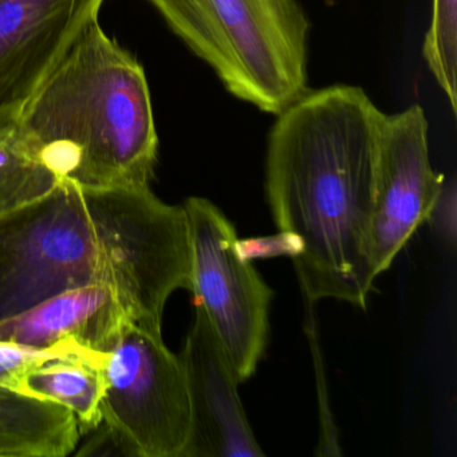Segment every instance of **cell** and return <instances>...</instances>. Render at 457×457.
I'll list each match as a JSON object with an SVG mask.
<instances>
[{
    "mask_svg": "<svg viewBox=\"0 0 457 457\" xmlns=\"http://www.w3.org/2000/svg\"><path fill=\"white\" fill-rule=\"evenodd\" d=\"M105 0H0V113L21 111Z\"/></svg>",
    "mask_w": 457,
    "mask_h": 457,
    "instance_id": "8",
    "label": "cell"
},
{
    "mask_svg": "<svg viewBox=\"0 0 457 457\" xmlns=\"http://www.w3.org/2000/svg\"><path fill=\"white\" fill-rule=\"evenodd\" d=\"M187 336L183 362L191 398V437L183 457H262L237 392V377L202 307Z\"/></svg>",
    "mask_w": 457,
    "mask_h": 457,
    "instance_id": "9",
    "label": "cell"
},
{
    "mask_svg": "<svg viewBox=\"0 0 457 457\" xmlns=\"http://www.w3.org/2000/svg\"><path fill=\"white\" fill-rule=\"evenodd\" d=\"M384 117L362 87L333 85L304 93L270 130L267 203L278 231L301 242L293 263L310 303L366 307L376 280L369 237Z\"/></svg>",
    "mask_w": 457,
    "mask_h": 457,
    "instance_id": "2",
    "label": "cell"
},
{
    "mask_svg": "<svg viewBox=\"0 0 457 457\" xmlns=\"http://www.w3.org/2000/svg\"><path fill=\"white\" fill-rule=\"evenodd\" d=\"M425 62L457 111V0H432V15L422 47Z\"/></svg>",
    "mask_w": 457,
    "mask_h": 457,
    "instance_id": "13",
    "label": "cell"
},
{
    "mask_svg": "<svg viewBox=\"0 0 457 457\" xmlns=\"http://www.w3.org/2000/svg\"><path fill=\"white\" fill-rule=\"evenodd\" d=\"M427 221L444 243L451 247L456 245L457 188L454 179L444 180L443 187L430 208Z\"/></svg>",
    "mask_w": 457,
    "mask_h": 457,
    "instance_id": "14",
    "label": "cell"
},
{
    "mask_svg": "<svg viewBox=\"0 0 457 457\" xmlns=\"http://www.w3.org/2000/svg\"><path fill=\"white\" fill-rule=\"evenodd\" d=\"M224 89L278 116L309 81L312 23L298 0H148Z\"/></svg>",
    "mask_w": 457,
    "mask_h": 457,
    "instance_id": "4",
    "label": "cell"
},
{
    "mask_svg": "<svg viewBox=\"0 0 457 457\" xmlns=\"http://www.w3.org/2000/svg\"><path fill=\"white\" fill-rule=\"evenodd\" d=\"M101 403L114 443L138 457H183L191 437L188 381L179 355L154 333L128 322L104 361Z\"/></svg>",
    "mask_w": 457,
    "mask_h": 457,
    "instance_id": "5",
    "label": "cell"
},
{
    "mask_svg": "<svg viewBox=\"0 0 457 457\" xmlns=\"http://www.w3.org/2000/svg\"><path fill=\"white\" fill-rule=\"evenodd\" d=\"M96 283L117 288L133 320L162 334L168 299L192 287L184 205L162 202L149 186L87 188L61 179L0 219V320Z\"/></svg>",
    "mask_w": 457,
    "mask_h": 457,
    "instance_id": "1",
    "label": "cell"
},
{
    "mask_svg": "<svg viewBox=\"0 0 457 457\" xmlns=\"http://www.w3.org/2000/svg\"><path fill=\"white\" fill-rule=\"evenodd\" d=\"M130 320L132 315L119 290L96 283L55 294L0 320V341L38 349L74 344L108 354Z\"/></svg>",
    "mask_w": 457,
    "mask_h": 457,
    "instance_id": "10",
    "label": "cell"
},
{
    "mask_svg": "<svg viewBox=\"0 0 457 457\" xmlns=\"http://www.w3.org/2000/svg\"><path fill=\"white\" fill-rule=\"evenodd\" d=\"M237 251L247 261L272 256H290L291 261L301 255L302 245L295 237L278 231L272 237H255V239H237Z\"/></svg>",
    "mask_w": 457,
    "mask_h": 457,
    "instance_id": "15",
    "label": "cell"
},
{
    "mask_svg": "<svg viewBox=\"0 0 457 457\" xmlns=\"http://www.w3.org/2000/svg\"><path fill=\"white\" fill-rule=\"evenodd\" d=\"M444 178L430 164L429 122L420 105L385 114L377 144L369 258L374 278L427 221Z\"/></svg>",
    "mask_w": 457,
    "mask_h": 457,
    "instance_id": "7",
    "label": "cell"
},
{
    "mask_svg": "<svg viewBox=\"0 0 457 457\" xmlns=\"http://www.w3.org/2000/svg\"><path fill=\"white\" fill-rule=\"evenodd\" d=\"M21 111L0 113V219L41 199L61 180L29 144Z\"/></svg>",
    "mask_w": 457,
    "mask_h": 457,
    "instance_id": "12",
    "label": "cell"
},
{
    "mask_svg": "<svg viewBox=\"0 0 457 457\" xmlns=\"http://www.w3.org/2000/svg\"><path fill=\"white\" fill-rule=\"evenodd\" d=\"M105 357L82 347L69 350L33 369L21 392L65 406L76 417L81 433L97 429L103 424Z\"/></svg>",
    "mask_w": 457,
    "mask_h": 457,
    "instance_id": "11",
    "label": "cell"
},
{
    "mask_svg": "<svg viewBox=\"0 0 457 457\" xmlns=\"http://www.w3.org/2000/svg\"><path fill=\"white\" fill-rule=\"evenodd\" d=\"M21 125L58 179L87 188L154 179L159 136L145 71L98 21L25 104Z\"/></svg>",
    "mask_w": 457,
    "mask_h": 457,
    "instance_id": "3",
    "label": "cell"
},
{
    "mask_svg": "<svg viewBox=\"0 0 457 457\" xmlns=\"http://www.w3.org/2000/svg\"><path fill=\"white\" fill-rule=\"evenodd\" d=\"M191 235L192 287L237 382L250 379L266 353L274 290L237 251V229L204 197L184 203Z\"/></svg>",
    "mask_w": 457,
    "mask_h": 457,
    "instance_id": "6",
    "label": "cell"
}]
</instances>
